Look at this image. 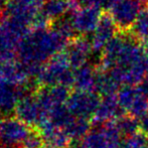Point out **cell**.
Listing matches in <instances>:
<instances>
[{"label": "cell", "instance_id": "obj_1", "mask_svg": "<svg viewBox=\"0 0 148 148\" xmlns=\"http://www.w3.org/2000/svg\"><path fill=\"white\" fill-rule=\"evenodd\" d=\"M98 68L120 86L140 85L148 76V49L130 31H119L101 53Z\"/></svg>", "mask_w": 148, "mask_h": 148}, {"label": "cell", "instance_id": "obj_2", "mask_svg": "<svg viewBox=\"0 0 148 148\" xmlns=\"http://www.w3.org/2000/svg\"><path fill=\"white\" fill-rule=\"evenodd\" d=\"M70 41L53 24L45 27H31L20 40L17 59L27 66H41L62 53Z\"/></svg>", "mask_w": 148, "mask_h": 148}, {"label": "cell", "instance_id": "obj_3", "mask_svg": "<svg viewBox=\"0 0 148 148\" xmlns=\"http://www.w3.org/2000/svg\"><path fill=\"white\" fill-rule=\"evenodd\" d=\"M117 100L123 114L134 118L139 131L148 135V98L139 87L125 86L117 94Z\"/></svg>", "mask_w": 148, "mask_h": 148}, {"label": "cell", "instance_id": "obj_4", "mask_svg": "<svg viewBox=\"0 0 148 148\" xmlns=\"http://www.w3.org/2000/svg\"><path fill=\"white\" fill-rule=\"evenodd\" d=\"M74 74L75 70L62 51L43 64L36 82L40 87L62 86L70 89L74 86Z\"/></svg>", "mask_w": 148, "mask_h": 148}, {"label": "cell", "instance_id": "obj_5", "mask_svg": "<svg viewBox=\"0 0 148 148\" xmlns=\"http://www.w3.org/2000/svg\"><path fill=\"white\" fill-rule=\"evenodd\" d=\"M29 29L6 18L0 20V64L14 60L22 37Z\"/></svg>", "mask_w": 148, "mask_h": 148}, {"label": "cell", "instance_id": "obj_6", "mask_svg": "<svg viewBox=\"0 0 148 148\" xmlns=\"http://www.w3.org/2000/svg\"><path fill=\"white\" fill-rule=\"evenodd\" d=\"M148 8V0H118L108 12L119 31L128 32L140 14Z\"/></svg>", "mask_w": 148, "mask_h": 148}, {"label": "cell", "instance_id": "obj_7", "mask_svg": "<svg viewBox=\"0 0 148 148\" xmlns=\"http://www.w3.org/2000/svg\"><path fill=\"white\" fill-rule=\"evenodd\" d=\"M45 2V0H11L2 12V18L30 29L38 18Z\"/></svg>", "mask_w": 148, "mask_h": 148}, {"label": "cell", "instance_id": "obj_8", "mask_svg": "<svg viewBox=\"0 0 148 148\" xmlns=\"http://www.w3.org/2000/svg\"><path fill=\"white\" fill-rule=\"evenodd\" d=\"M122 139L113 123L97 125L81 141L71 143L69 148H119Z\"/></svg>", "mask_w": 148, "mask_h": 148}, {"label": "cell", "instance_id": "obj_9", "mask_svg": "<svg viewBox=\"0 0 148 148\" xmlns=\"http://www.w3.org/2000/svg\"><path fill=\"white\" fill-rule=\"evenodd\" d=\"M33 128L16 117H7L0 125V148H21Z\"/></svg>", "mask_w": 148, "mask_h": 148}, {"label": "cell", "instance_id": "obj_10", "mask_svg": "<svg viewBox=\"0 0 148 148\" xmlns=\"http://www.w3.org/2000/svg\"><path fill=\"white\" fill-rule=\"evenodd\" d=\"M101 9L92 4L80 5L70 13V20L77 34L86 36L93 34L100 22L102 16Z\"/></svg>", "mask_w": 148, "mask_h": 148}, {"label": "cell", "instance_id": "obj_11", "mask_svg": "<svg viewBox=\"0 0 148 148\" xmlns=\"http://www.w3.org/2000/svg\"><path fill=\"white\" fill-rule=\"evenodd\" d=\"M101 97L94 92L75 91L71 93L66 108L74 117L92 120L98 109Z\"/></svg>", "mask_w": 148, "mask_h": 148}, {"label": "cell", "instance_id": "obj_12", "mask_svg": "<svg viewBox=\"0 0 148 148\" xmlns=\"http://www.w3.org/2000/svg\"><path fill=\"white\" fill-rule=\"evenodd\" d=\"M15 117L33 129H38L47 121L35 97V94L27 93L21 98L15 110Z\"/></svg>", "mask_w": 148, "mask_h": 148}, {"label": "cell", "instance_id": "obj_13", "mask_svg": "<svg viewBox=\"0 0 148 148\" xmlns=\"http://www.w3.org/2000/svg\"><path fill=\"white\" fill-rule=\"evenodd\" d=\"M93 53L91 40L86 36H76L64 51L69 64L74 70L88 64Z\"/></svg>", "mask_w": 148, "mask_h": 148}, {"label": "cell", "instance_id": "obj_14", "mask_svg": "<svg viewBox=\"0 0 148 148\" xmlns=\"http://www.w3.org/2000/svg\"><path fill=\"white\" fill-rule=\"evenodd\" d=\"M117 26L108 11L103 12L96 30L92 34L91 43L94 53H102L117 34Z\"/></svg>", "mask_w": 148, "mask_h": 148}, {"label": "cell", "instance_id": "obj_15", "mask_svg": "<svg viewBox=\"0 0 148 148\" xmlns=\"http://www.w3.org/2000/svg\"><path fill=\"white\" fill-rule=\"evenodd\" d=\"M80 2L78 0H45L38 17L49 24L62 19L66 13H72Z\"/></svg>", "mask_w": 148, "mask_h": 148}, {"label": "cell", "instance_id": "obj_16", "mask_svg": "<svg viewBox=\"0 0 148 148\" xmlns=\"http://www.w3.org/2000/svg\"><path fill=\"white\" fill-rule=\"evenodd\" d=\"M13 86L0 78V115L9 116L15 112L18 103L24 95H26V89Z\"/></svg>", "mask_w": 148, "mask_h": 148}, {"label": "cell", "instance_id": "obj_17", "mask_svg": "<svg viewBox=\"0 0 148 148\" xmlns=\"http://www.w3.org/2000/svg\"><path fill=\"white\" fill-rule=\"evenodd\" d=\"M0 78L19 88L27 87L31 80L25 66L18 60L0 64Z\"/></svg>", "mask_w": 148, "mask_h": 148}, {"label": "cell", "instance_id": "obj_18", "mask_svg": "<svg viewBox=\"0 0 148 148\" xmlns=\"http://www.w3.org/2000/svg\"><path fill=\"white\" fill-rule=\"evenodd\" d=\"M124 115L118 103L117 95L101 97L95 115L92 120L97 125H107L114 123Z\"/></svg>", "mask_w": 148, "mask_h": 148}, {"label": "cell", "instance_id": "obj_19", "mask_svg": "<svg viewBox=\"0 0 148 148\" xmlns=\"http://www.w3.org/2000/svg\"><path fill=\"white\" fill-rule=\"evenodd\" d=\"M98 76H99V69L90 64H86L82 68L75 70L73 87L76 89V91L96 93Z\"/></svg>", "mask_w": 148, "mask_h": 148}, {"label": "cell", "instance_id": "obj_20", "mask_svg": "<svg viewBox=\"0 0 148 148\" xmlns=\"http://www.w3.org/2000/svg\"><path fill=\"white\" fill-rule=\"evenodd\" d=\"M37 130L42 136L45 145L49 148H69L72 143L62 129L53 126L49 121L41 125Z\"/></svg>", "mask_w": 148, "mask_h": 148}, {"label": "cell", "instance_id": "obj_21", "mask_svg": "<svg viewBox=\"0 0 148 148\" xmlns=\"http://www.w3.org/2000/svg\"><path fill=\"white\" fill-rule=\"evenodd\" d=\"M91 129V120L74 117L64 127V131L72 142H76L82 140Z\"/></svg>", "mask_w": 148, "mask_h": 148}, {"label": "cell", "instance_id": "obj_22", "mask_svg": "<svg viewBox=\"0 0 148 148\" xmlns=\"http://www.w3.org/2000/svg\"><path fill=\"white\" fill-rule=\"evenodd\" d=\"M130 32L144 45L148 42V8L140 14Z\"/></svg>", "mask_w": 148, "mask_h": 148}, {"label": "cell", "instance_id": "obj_23", "mask_svg": "<svg viewBox=\"0 0 148 148\" xmlns=\"http://www.w3.org/2000/svg\"><path fill=\"white\" fill-rule=\"evenodd\" d=\"M148 135L137 132L124 137L121 141L119 148H148Z\"/></svg>", "mask_w": 148, "mask_h": 148}, {"label": "cell", "instance_id": "obj_24", "mask_svg": "<svg viewBox=\"0 0 148 148\" xmlns=\"http://www.w3.org/2000/svg\"><path fill=\"white\" fill-rule=\"evenodd\" d=\"M45 146V141L40 132L37 129H32L27 138L24 140L21 148H43Z\"/></svg>", "mask_w": 148, "mask_h": 148}, {"label": "cell", "instance_id": "obj_25", "mask_svg": "<svg viewBox=\"0 0 148 148\" xmlns=\"http://www.w3.org/2000/svg\"><path fill=\"white\" fill-rule=\"evenodd\" d=\"M139 88H140L141 91L144 93V95L148 98V76L142 81V83L139 85Z\"/></svg>", "mask_w": 148, "mask_h": 148}, {"label": "cell", "instance_id": "obj_26", "mask_svg": "<svg viewBox=\"0 0 148 148\" xmlns=\"http://www.w3.org/2000/svg\"><path fill=\"white\" fill-rule=\"evenodd\" d=\"M11 0H0V14H2V12L4 11V9L6 8V6L9 4V2Z\"/></svg>", "mask_w": 148, "mask_h": 148}, {"label": "cell", "instance_id": "obj_27", "mask_svg": "<svg viewBox=\"0 0 148 148\" xmlns=\"http://www.w3.org/2000/svg\"><path fill=\"white\" fill-rule=\"evenodd\" d=\"M79 2H82L84 4H91L93 2V0H78Z\"/></svg>", "mask_w": 148, "mask_h": 148}, {"label": "cell", "instance_id": "obj_28", "mask_svg": "<svg viewBox=\"0 0 148 148\" xmlns=\"http://www.w3.org/2000/svg\"><path fill=\"white\" fill-rule=\"evenodd\" d=\"M0 116H1V115H0ZM1 122H2V120H1V119H0V125H1Z\"/></svg>", "mask_w": 148, "mask_h": 148}]
</instances>
